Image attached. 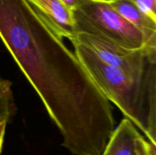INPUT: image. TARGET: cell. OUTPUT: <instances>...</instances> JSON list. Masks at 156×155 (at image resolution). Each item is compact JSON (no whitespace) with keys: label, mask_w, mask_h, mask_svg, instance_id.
I'll list each match as a JSON object with an SVG mask.
<instances>
[{"label":"cell","mask_w":156,"mask_h":155,"mask_svg":"<svg viewBox=\"0 0 156 155\" xmlns=\"http://www.w3.org/2000/svg\"><path fill=\"white\" fill-rule=\"evenodd\" d=\"M0 38L74 155H101L115 129L112 106L74 52L27 0H0Z\"/></svg>","instance_id":"cell-1"},{"label":"cell","mask_w":156,"mask_h":155,"mask_svg":"<svg viewBox=\"0 0 156 155\" xmlns=\"http://www.w3.org/2000/svg\"><path fill=\"white\" fill-rule=\"evenodd\" d=\"M73 46L76 56L101 92L156 146V71L130 75L102 62L88 47Z\"/></svg>","instance_id":"cell-2"},{"label":"cell","mask_w":156,"mask_h":155,"mask_svg":"<svg viewBox=\"0 0 156 155\" xmlns=\"http://www.w3.org/2000/svg\"><path fill=\"white\" fill-rule=\"evenodd\" d=\"M72 13L76 33L95 35L129 49L156 46V38L148 37L126 21L108 0H78Z\"/></svg>","instance_id":"cell-3"},{"label":"cell","mask_w":156,"mask_h":155,"mask_svg":"<svg viewBox=\"0 0 156 155\" xmlns=\"http://www.w3.org/2000/svg\"><path fill=\"white\" fill-rule=\"evenodd\" d=\"M71 42L88 47L102 62L130 75H143L156 71V46L129 49L86 33H76Z\"/></svg>","instance_id":"cell-4"},{"label":"cell","mask_w":156,"mask_h":155,"mask_svg":"<svg viewBox=\"0 0 156 155\" xmlns=\"http://www.w3.org/2000/svg\"><path fill=\"white\" fill-rule=\"evenodd\" d=\"M39 18L59 37L74 38V21L72 10L59 0H27Z\"/></svg>","instance_id":"cell-5"},{"label":"cell","mask_w":156,"mask_h":155,"mask_svg":"<svg viewBox=\"0 0 156 155\" xmlns=\"http://www.w3.org/2000/svg\"><path fill=\"white\" fill-rule=\"evenodd\" d=\"M141 134L127 119L115 128L101 155H136L137 141Z\"/></svg>","instance_id":"cell-6"},{"label":"cell","mask_w":156,"mask_h":155,"mask_svg":"<svg viewBox=\"0 0 156 155\" xmlns=\"http://www.w3.org/2000/svg\"><path fill=\"white\" fill-rule=\"evenodd\" d=\"M109 4L134 26L142 30L148 37L156 38V20L143 12L130 0H108Z\"/></svg>","instance_id":"cell-7"},{"label":"cell","mask_w":156,"mask_h":155,"mask_svg":"<svg viewBox=\"0 0 156 155\" xmlns=\"http://www.w3.org/2000/svg\"><path fill=\"white\" fill-rule=\"evenodd\" d=\"M15 110L12 84L9 81L0 78V117L7 119L10 122Z\"/></svg>","instance_id":"cell-8"},{"label":"cell","mask_w":156,"mask_h":155,"mask_svg":"<svg viewBox=\"0 0 156 155\" xmlns=\"http://www.w3.org/2000/svg\"><path fill=\"white\" fill-rule=\"evenodd\" d=\"M155 147L141 135L137 141L136 155H156Z\"/></svg>","instance_id":"cell-9"},{"label":"cell","mask_w":156,"mask_h":155,"mask_svg":"<svg viewBox=\"0 0 156 155\" xmlns=\"http://www.w3.org/2000/svg\"><path fill=\"white\" fill-rule=\"evenodd\" d=\"M137 5L143 12L156 20V0H130Z\"/></svg>","instance_id":"cell-10"},{"label":"cell","mask_w":156,"mask_h":155,"mask_svg":"<svg viewBox=\"0 0 156 155\" xmlns=\"http://www.w3.org/2000/svg\"><path fill=\"white\" fill-rule=\"evenodd\" d=\"M8 122L2 121L0 122V155H1L2 150L3 147V142H4V137L5 134L6 126H7Z\"/></svg>","instance_id":"cell-11"},{"label":"cell","mask_w":156,"mask_h":155,"mask_svg":"<svg viewBox=\"0 0 156 155\" xmlns=\"http://www.w3.org/2000/svg\"><path fill=\"white\" fill-rule=\"evenodd\" d=\"M59 1L63 3L66 6H67L69 9H70L72 10L76 5V3H77L78 0H59Z\"/></svg>","instance_id":"cell-12"},{"label":"cell","mask_w":156,"mask_h":155,"mask_svg":"<svg viewBox=\"0 0 156 155\" xmlns=\"http://www.w3.org/2000/svg\"><path fill=\"white\" fill-rule=\"evenodd\" d=\"M2 121H6V122H9V120H8L7 119L3 118V117H0V122H2Z\"/></svg>","instance_id":"cell-13"}]
</instances>
